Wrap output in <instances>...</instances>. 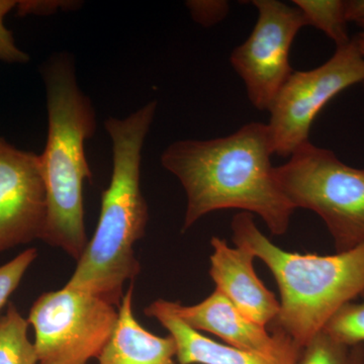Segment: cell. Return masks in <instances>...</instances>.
I'll return each instance as SVG.
<instances>
[{"mask_svg": "<svg viewBox=\"0 0 364 364\" xmlns=\"http://www.w3.org/2000/svg\"><path fill=\"white\" fill-rule=\"evenodd\" d=\"M272 155L262 123H249L223 138L170 144L161 164L186 191L183 231L208 213L239 208L260 215L272 235L286 233L296 208L277 181Z\"/></svg>", "mask_w": 364, "mask_h": 364, "instance_id": "6da1fadb", "label": "cell"}, {"mask_svg": "<svg viewBox=\"0 0 364 364\" xmlns=\"http://www.w3.org/2000/svg\"><path fill=\"white\" fill-rule=\"evenodd\" d=\"M156 109L154 100L124 119L105 121L112 146L111 182L102 193L95 234L66 284L117 308L124 284L140 272L134 245L145 235L149 215L140 188L141 159Z\"/></svg>", "mask_w": 364, "mask_h": 364, "instance_id": "7a4b0ae2", "label": "cell"}, {"mask_svg": "<svg viewBox=\"0 0 364 364\" xmlns=\"http://www.w3.org/2000/svg\"><path fill=\"white\" fill-rule=\"evenodd\" d=\"M42 76L48 111L47 143L39 156L48 203L42 240L78 260L88 243L83 184L92 177L85 143L97 130V114L79 87L69 55L53 56Z\"/></svg>", "mask_w": 364, "mask_h": 364, "instance_id": "3957f363", "label": "cell"}, {"mask_svg": "<svg viewBox=\"0 0 364 364\" xmlns=\"http://www.w3.org/2000/svg\"><path fill=\"white\" fill-rule=\"evenodd\" d=\"M233 242L269 268L280 294V310L269 331L284 333L304 348L345 304L364 293V244L335 255L287 252L242 212L232 220Z\"/></svg>", "mask_w": 364, "mask_h": 364, "instance_id": "277c9868", "label": "cell"}, {"mask_svg": "<svg viewBox=\"0 0 364 364\" xmlns=\"http://www.w3.org/2000/svg\"><path fill=\"white\" fill-rule=\"evenodd\" d=\"M277 181L294 208L322 218L337 253L364 244V169L342 162L309 141L275 167Z\"/></svg>", "mask_w": 364, "mask_h": 364, "instance_id": "5b68a950", "label": "cell"}, {"mask_svg": "<svg viewBox=\"0 0 364 364\" xmlns=\"http://www.w3.org/2000/svg\"><path fill=\"white\" fill-rule=\"evenodd\" d=\"M119 311L105 299L67 286L39 296L28 314L39 364H87L98 358Z\"/></svg>", "mask_w": 364, "mask_h": 364, "instance_id": "8992f818", "label": "cell"}, {"mask_svg": "<svg viewBox=\"0 0 364 364\" xmlns=\"http://www.w3.org/2000/svg\"><path fill=\"white\" fill-rule=\"evenodd\" d=\"M364 82V58L355 41L337 47L323 65L294 71L270 107L267 124L273 154L291 157L309 142L318 112L340 92Z\"/></svg>", "mask_w": 364, "mask_h": 364, "instance_id": "52a82bcc", "label": "cell"}, {"mask_svg": "<svg viewBox=\"0 0 364 364\" xmlns=\"http://www.w3.org/2000/svg\"><path fill=\"white\" fill-rule=\"evenodd\" d=\"M257 21L248 39L232 53L231 61L258 111H269L293 73L289 53L294 38L306 26L298 7L279 0H253Z\"/></svg>", "mask_w": 364, "mask_h": 364, "instance_id": "ba28073f", "label": "cell"}, {"mask_svg": "<svg viewBox=\"0 0 364 364\" xmlns=\"http://www.w3.org/2000/svg\"><path fill=\"white\" fill-rule=\"evenodd\" d=\"M47 217L39 156L0 138V253L42 240Z\"/></svg>", "mask_w": 364, "mask_h": 364, "instance_id": "9c48e42d", "label": "cell"}, {"mask_svg": "<svg viewBox=\"0 0 364 364\" xmlns=\"http://www.w3.org/2000/svg\"><path fill=\"white\" fill-rule=\"evenodd\" d=\"M171 306L189 327L210 333L225 344L242 350L269 358L301 356L303 351L284 333L268 331L267 328L246 317L217 289L196 305L182 306L178 301H171Z\"/></svg>", "mask_w": 364, "mask_h": 364, "instance_id": "30bf717a", "label": "cell"}, {"mask_svg": "<svg viewBox=\"0 0 364 364\" xmlns=\"http://www.w3.org/2000/svg\"><path fill=\"white\" fill-rule=\"evenodd\" d=\"M210 275L215 289L246 317L267 328L279 315L280 304L254 270V255L247 249L231 248L224 239L213 237Z\"/></svg>", "mask_w": 364, "mask_h": 364, "instance_id": "8fae6325", "label": "cell"}, {"mask_svg": "<svg viewBox=\"0 0 364 364\" xmlns=\"http://www.w3.org/2000/svg\"><path fill=\"white\" fill-rule=\"evenodd\" d=\"M144 312L148 317L156 318L169 332L176 342L179 364H299L301 358H269L208 338L186 324L174 312L170 301L157 299Z\"/></svg>", "mask_w": 364, "mask_h": 364, "instance_id": "7c38bea8", "label": "cell"}, {"mask_svg": "<svg viewBox=\"0 0 364 364\" xmlns=\"http://www.w3.org/2000/svg\"><path fill=\"white\" fill-rule=\"evenodd\" d=\"M119 317L111 338L98 356L100 364H176V342L145 329L133 313V286L119 306Z\"/></svg>", "mask_w": 364, "mask_h": 364, "instance_id": "4fadbf2b", "label": "cell"}, {"mask_svg": "<svg viewBox=\"0 0 364 364\" xmlns=\"http://www.w3.org/2000/svg\"><path fill=\"white\" fill-rule=\"evenodd\" d=\"M28 322L14 304L0 317V364H39L28 337Z\"/></svg>", "mask_w": 364, "mask_h": 364, "instance_id": "5bb4252c", "label": "cell"}, {"mask_svg": "<svg viewBox=\"0 0 364 364\" xmlns=\"http://www.w3.org/2000/svg\"><path fill=\"white\" fill-rule=\"evenodd\" d=\"M294 6L303 14L306 26H315L330 38L337 47L348 44L346 4L342 0H294Z\"/></svg>", "mask_w": 364, "mask_h": 364, "instance_id": "9a60e30c", "label": "cell"}, {"mask_svg": "<svg viewBox=\"0 0 364 364\" xmlns=\"http://www.w3.org/2000/svg\"><path fill=\"white\" fill-rule=\"evenodd\" d=\"M299 364H364V344L341 343L320 331L304 347Z\"/></svg>", "mask_w": 364, "mask_h": 364, "instance_id": "2e32d148", "label": "cell"}, {"mask_svg": "<svg viewBox=\"0 0 364 364\" xmlns=\"http://www.w3.org/2000/svg\"><path fill=\"white\" fill-rule=\"evenodd\" d=\"M360 303H347L329 318L322 331L347 345L364 344V293Z\"/></svg>", "mask_w": 364, "mask_h": 364, "instance_id": "e0dca14e", "label": "cell"}, {"mask_svg": "<svg viewBox=\"0 0 364 364\" xmlns=\"http://www.w3.org/2000/svg\"><path fill=\"white\" fill-rule=\"evenodd\" d=\"M37 257V250L31 248L0 267V310L6 305L11 294L20 286L26 270Z\"/></svg>", "mask_w": 364, "mask_h": 364, "instance_id": "ac0fdd59", "label": "cell"}, {"mask_svg": "<svg viewBox=\"0 0 364 364\" xmlns=\"http://www.w3.org/2000/svg\"><path fill=\"white\" fill-rule=\"evenodd\" d=\"M16 4V0H0V60L6 63L25 64L30 61V57L18 47L13 33L4 25V18Z\"/></svg>", "mask_w": 364, "mask_h": 364, "instance_id": "d6986e66", "label": "cell"}, {"mask_svg": "<svg viewBox=\"0 0 364 364\" xmlns=\"http://www.w3.org/2000/svg\"><path fill=\"white\" fill-rule=\"evenodd\" d=\"M196 23L208 28L219 23L227 18L230 4L224 0H193L186 2Z\"/></svg>", "mask_w": 364, "mask_h": 364, "instance_id": "ffe728a7", "label": "cell"}, {"mask_svg": "<svg viewBox=\"0 0 364 364\" xmlns=\"http://www.w3.org/2000/svg\"><path fill=\"white\" fill-rule=\"evenodd\" d=\"M71 1H43V0H21L16 4V11L20 16L26 14H37V16H47L54 14L59 9L73 6Z\"/></svg>", "mask_w": 364, "mask_h": 364, "instance_id": "44dd1931", "label": "cell"}, {"mask_svg": "<svg viewBox=\"0 0 364 364\" xmlns=\"http://www.w3.org/2000/svg\"><path fill=\"white\" fill-rule=\"evenodd\" d=\"M346 4L347 21L358 23L364 20V0H350L345 1Z\"/></svg>", "mask_w": 364, "mask_h": 364, "instance_id": "7402d4cb", "label": "cell"}, {"mask_svg": "<svg viewBox=\"0 0 364 364\" xmlns=\"http://www.w3.org/2000/svg\"><path fill=\"white\" fill-rule=\"evenodd\" d=\"M358 25L360 26L361 30L358 35L356 36L355 38H353V39L355 41L359 52H360V54L363 55L364 58V20L358 21ZM363 85L364 86V82Z\"/></svg>", "mask_w": 364, "mask_h": 364, "instance_id": "603a6c76", "label": "cell"}]
</instances>
